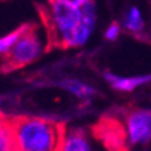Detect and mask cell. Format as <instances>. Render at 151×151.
I'll list each match as a JSON object with an SVG mask.
<instances>
[{
	"label": "cell",
	"instance_id": "6da1fadb",
	"mask_svg": "<svg viewBox=\"0 0 151 151\" xmlns=\"http://www.w3.org/2000/svg\"><path fill=\"white\" fill-rule=\"evenodd\" d=\"M40 12L50 42L56 46H82L94 32L97 11L93 0H86L82 6H72L53 0L46 7H42Z\"/></svg>",
	"mask_w": 151,
	"mask_h": 151
},
{
	"label": "cell",
	"instance_id": "7a4b0ae2",
	"mask_svg": "<svg viewBox=\"0 0 151 151\" xmlns=\"http://www.w3.org/2000/svg\"><path fill=\"white\" fill-rule=\"evenodd\" d=\"M17 151H59L65 127L55 120L35 116L11 119Z\"/></svg>",
	"mask_w": 151,
	"mask_h": 151
},
{
	"label": "cell",
	"instance_id": "3957f363",
	"mask_svg": "<svg viewBox=\"0 0 151 151\" xmlns=\"http://www.w3.org/2000/svg\"><path fill=\"white\" fill-rule=\"evenodd\" d=\"M42 53V42L38 37L37 27L34 25L27 23L25 32L22 33L19 40L17 41L12 49L4 57L6 70H18L26 67L29 64L38 59Z\"/></svg>",
	"mask_w": 151,
	"mask_h": 151
},
{
	"label": "cell",
	"instance_id": "277c9868",
	"mask_svg": "<svg viewBox=\"0 0 151 151\" xmlns=\"http://www.w3.org/2000/svg\"><path fill=\"white\" fill-rule=\"evenodd\" d=\"M94 136L109 151H128V136L124 124L113 117H102L94 127Z\"/></svg>",
	"mask_w": 151,
	"mask_h": 151
},
{
	"label": "cell",
	"instance_id": "5b68a950",
	"mask_svg": "<svg viewBox=\"0 0 151 151\" xmlns=\"http://www.w3.org/2000/svg\"><path fill=\"white\" fill-rule=\"evenodd\" d=\"M129 144H146L151 140V110L132 109L125 116L124 123Z\"/></svg>",
	"mask_w": 151,
	"mask_h": 151
},
{
	"label": "cell",
	"instance_id": "8992f818",
	"mask_svg": "<svg viewBox=\"0 0 151 151\" xmlns=\"http://www.w3.org/2000/svg\"><path fill=\"white\" fill-rule=\"evenodd\" d=\"M59 151H94L87 135L82 129H65Z\"/></svg>",
	"mask_w": 151,
	"mask_h": 151
},
{
	"label": "cell",
	"instance_id": "52a82bcc",
	"mask_svg": "<svg viewBox=\"0 0 151 151\" xmlns=\"http://www.w3.org/2000/svg\"><path fill=\"white\" fill-rule=\"evenodd\" d=\"M106 82L112 86L114 90L121 93H129L136 90L143 84L151 82V75H140V76H119L112 72H106L105 74Z\"/></svg>",
	"mask_w": 151,
	"mask_h": 151
},
{
	"label": "cell",
	"instance_id": "ba28073f",
	"mask_svg": "<svg viewBox=\"0 0 151 151\" xmlns=\"http://www.w3.org/2000/svg\"><path fill=\"white\" fill-rule=\"evenodd\" d=\"M0 151H17L11 119L0 116Z\"/></svg>",
	"mask_w": 151,
	"mask_h": 151
},
{
	"label": "cell",
	"instance_id": "9c48e42d",
	"mask_svg": "<svg viewBox=\"0 0 151 151\" xmlns=\"http://www.w3.org/2000/svg\"><path fill=\"white\" fill-rule=\"evenodd\" d=\"M61 88L67 90L68 93L76 95L78 98H90L95 93V90L90 86V84L84 83L78 79H63L57 83Z\"/></svg>",
	"mask_w": 151,
	"mask_h": 151
},
{
	"label": "cell",
	"instance_id": "30bf717a",
	"mask_svg": "<svg viewBox=\"0 0 151 151\" xmlns=\"http://www.w3.org/2000/svg\"><path fill=\"white\" fill-rule=\"evenodd\" d=\"M123 25L128 32L140 33L144 27V22H143V17H142L140 10L137 7H131L128 10V12L125 14V17H124Z\"/></svg>",
	"mask_w": 151,
	"mask_h": 151
},
{
	"label": "cell",
	"instance_id": "8fae6325",
	"mask_svg": "<svg viewBox=\"0 0 151 151\" xmlns=\"http://www.w3.org/2000/svg\"><path fill=\"white\" fill-rule=\"evenodd\" d=\"M26 25H22L21 27L15 29L14 32L8 33V34L0 37V56L6 57L10 53V50L12 49V46L17 44V41L19 40V37L22 35V33L25 32Z\"/></svg>",
	"mask_w": 151,
	"mask_h": 151
},
{
	"label": "cell",
	"instance_id": "7c38bea8",
	"mask_svg": "<svg viewBox=\"0 0 151 151\" xmlns=\"http://www.w3.org/2000/svg\"><path fill=\"white\" fill-rule=\"evenodd\" d=\"M120 35V26L117 23H112L105 32V38L108 41H116Z\"/></svg>",
	"mask_w": 151,
	"mask_h": 151
},
{
	"label": "cell",
	"instance_id": "4fadbf2b",
	"mask_svg": "<svg viewBox=\"0 0 151 151\" xmlns=\"http://www.w3.org/2000/svg\"><path fill=\"white\" fill-rule=\"evenodd\" d=\"M49 1H53V0H49ZM55 1H63L67 4H72V6H82L86 0H55Z\"/></svg>",
	"mask_w": 151,
	"mask_h": 151
},
{
	"label": "cell",
	"instance_id": "5bb4252c",
	"mask_svg": "<svg viewBox=\"0 0 151 151\" xmlns=\"http://www.w3.org/2000/svg\"><path fill=\"white\" fill-rule=\"evenodd\" d=\"M1 104H3V99H1V97H0V109H1Z\"/></svg>",
	"mask_w": 151,
	"mask_h": 151
}]
</instances>
